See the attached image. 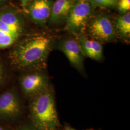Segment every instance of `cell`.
I'll use <instances>...</instances> for the list:
<instances>
[{
    "mask_svg": "<svg viewBox=\"0 0 130 130\" xmlns=\"http://www.w3.org/2000/svg\"><path fill=\"white\" fill-rule=\"evenodd\" d=\"M53 42L51 36L45 33L24 36L13 46L10 51L11 64L18 70L25 71L46 69Z\"/></svg>",
    "mask_w": 130,
    "mask_h": 130,
    "instance_id": "obj_1",
    "label": "cell"
},
{
    "mask_svg": "<svg viewBox=\"0 0 130 130\" xmlns=\"http://www.w3.org/2000/svg\"><path fill=\"white\" fill-rule=\"evenodd\" d=\"M29 110L33 127L36 129L59 130L60 123L51 85L46 91L31 99Z\"/></svg>",
    "mask_w": 130,
    "mask_h": 130,
    "instance_id": "obj_2",
    "label": "cell"
},
{
    "mask_svg": "<svg viewBox=\"0 0 130 130\" xmlns=\"http://www.w3.org/2000/svg\"><path fill=\"white\" fill-rule=\"evenodd\" d=\"M25 32L23 17L17 10L13 7L0 9V49L14 46Z\"/></svg>",
    "mask_w": 130,
    "mask_h": 130,
    "instance_id": "obj_3",
    "label": "cell"
},
{
    "mask_svg": "<svg viewBox=\"0 0 130 130\" xmlns=\"http://www.w3.org/2000/svg\"><path fill=\"white\" fill-rule=\"evenodd\" d=\"M93 7L89 0H76L66 20L65 29L73 33L83 31L91 17Z\"/></svg>",
    "mask_w": 130,
    "mask_h": 130,
    "instance_id": "obj_4",
    "label": "cell"
},
{
    "mask_svg": "<svg viewBox=\"0 0 130 130\" xmlns=\"http://www.w3.org/2000/svg\"><path fill=\"white\" fill-rule=\"evenodd\" d=\"M29 71L20 78V85L24 94L32 99L46 91L51 85L48 76L42 70Z\"/></svg>",
    "mask_w": 130,
    "mask_h": 130,
    "instance_id": "obj_5",
    "label": "cell"
},
{
    "mask_svg": "<svg viewBox=\"0 0 130 130\" xmlns=\"http://www.w3.org/2000/svg\"><path fill=\"white\" fill-rule=\"evenodd\" d=\"M86 28L90 35L98 42H110L116 37L115 27L106 15H100L90 19Z\"/></svg>",
    "mask_w": 130,
    "mask_h": 130,
    "instance_id": "obj_6",
    "label": "cell"
},
{
    "mask_svg": "<svg viewBox=\"0 0 130 130\" xmlns=\"http://www.w3.org/2000/svg\"><path fill=\"white\" fill-rule=\"evenodd\" d=\"M53 4L52 0H32L27 5L29 17L35 24L45 25L50 18Z\"/></svg>",
    "mask_w": 130,
    "mask_h": 130,
    "instance_id": "obj_7",
    "label": "cell"
},
{
    "mask_svg": "<svg viewBox=\"0 0 130 130\" xmlns=\"http://www.w3.org/2000/svg\"><path fill=\"white\" fill-rule=\"evenodd\" d=\"M21 110L19 96L14 91H8L0 95V118L13 119L18 116Z\"/></svg>",
    "mask_w": 130,
    "mask_h": 130,
    "instance_id": "obj_8",
    "label": "cell"
},
{
    "mask_svg": "<svg viewBox=\"0 0 130 130\" xmlns=\"http://www.w3.org/2000/svg\"><path fill=\"white\" fill-rule=\"evenodd\" d=\"M60 49L70 64L82 74H84V55L79 42L73 39L66 40L61 44Z\"/></svg>",
    "mask_w": 130,
    "mask_h": 130,
    "instance_id": "obj_9",
    "label": "cell"
},
{
    "mask_svg": "<svg viewBox=\"0 0 130 130\" xmlns=\"http://www.w3.org/2000/svg\"><path fill=\"white\" fill-rule=\"evenodd\" d=\"M76 0H56L53 3L49 19L51 24L59 23L66 20Z\"/></svg>",
    "mask_w": 130,
    "mask_h": 130,
    "instance_id": "obj_10",
    "label": "cell"
},
{
    "mask_svg": "<svg viewBox=\"0 0 130 130\" xmlns=\"http://www.w3.org/2000/svg\"><path fill=\"white\" fill-rule=\"evenodd\" d=\"M79 42L84 56L95 60L102 59L103 46L100 42L82 35L79 38Z\"/></svg>",
    "mask_w": 130,
    "mask_h": 130,
    "instance_id": "obj_11",
    "label": "cell"
},
{
    "mask_svg": "<svg viewBox=\"0 0 130 130\" xmlns=\"http://www.w3.org/2000/svg\"><path fill=\"white\" fill-rule=\"evenodd\" d=\"M115 27L118 32L124 39H128L130 37V13L126 14L120 16L117 19Z\"/></svg>",
    "mask_w": 130,
    "mask_h": 130,
    "instance_id": "obj_12",
    "label": "cell"
},
{
    "mask_svg": "<svg viewBox=\"0 0 130 130\" xmlns=\"http://www.w3.org/2000/svg\"><path fill=\"white\" fill-rule=\"evenodd\" d=\"M93 6L113 8L116 6L118 0H89Z\"/></svg>",
    "mask_w": 130,
    "mask_h": 130,
    "instance_id": "obj_13",
    "label": "cell"
},
{
    "mask_svg": "<svg viewBox=\"0 0 130 130\" xmlns=\"http://www.w3.org/2000/svg\"><path fill=\"white\" fill-rule=\"evenodd\" d=\"M117 6L121 13L125 14L130 10V0H118Z\"/></svg>",
    "mask_w": 130,
    "mask_h": 130,
    "instance_id": "obj_14",
    "label": "cell"
},
{
    "mask_svg": "<svg viewBox=\"0 0 130 130\" xmlns=\"http://www.w3.org/2000/svg\"><path fill=\"white\" fill-rule=\"evenodd\" d=\"M18 130H38L34 127L30 126L28 125H24L22 126Z\"/></svg>",
    "mask_w": 130,
    "mask_h": 130,
    "instance_id": "obj_15",
    "label": "cell"
},
{
    "mask_svg": "<svg viewBox=\"0 0 130 130\" xmlns=\"http://www.w3.org/2000/svg\"><path fill=\"white\" fill-rule=\"evenodd\" d=\"M4 75V70L2 64L0 63V83L2 81Z\"/></svg>",
    "mask_w": 130,
    "mask_h": 130,
    "instance_id": "obj_16",
    "label": "cell"
},
{
    "mask_svg": "<svg viewBox=\"0 0 130 130\" xmlns=\"http://www.w3.org/2000/svg\"><path fill=\"white\" fill-rule=\"evenodd\" d=\"M24 7H26L32 0H19Z\"/></svg>",
    "mask_w": 130,
    "mask_h": 130,
    "instance_id": "obj_17",
    "label": "cell"
},
{
    "mask_svg": "<svg viewBox=\"0 0 130 130\" xmlns=\"http://www.w3.org/2000/svg\"><path fill=\"white\" fill-rule=\"evenodd\" d=\"M64 130H76V129H75L74 128H72V127H71L69 125H68V124H66L65 126H64ZM95 130V129H88V130Z\"/></svg>",
    "mask_w": 130,
    "mask_h": 130,
    "instance_id": "obj_18",
    "label": "cell"
},
{
    "mask_svg": "<svg viewBox=\"0 0 130 130\" xmlns=\"http://www.w3.org/2000/svg\"><path fill=\"white\" fill-rule=\"evenodd\" d=\"M7 0H0V4L4 3L5 2H6Z\"/></svg>",
    "mask_w": 130,
    "mask_h": 130,
    "instance_id": "obj_19",
    "label": "cell"
},
{
    "mask_svg": "<svg viewBox=\"0 0 130 130\" xmlns=\"http://www.w3.org/2000/svg\"><path fill=\"white\" fill-rule=\"evenodd\" d=\"M0 130H7L6 129H5V128H4L3 127H2V126H1L0 125Z\"/></svg>",
    "mask_w": 130,
    "mask_h": 130,
    "instance_id": "obj_20",
    "label": "cell"
}]
</instances>
